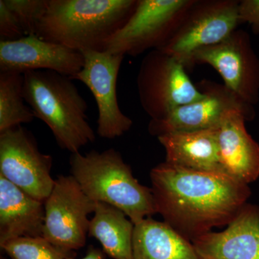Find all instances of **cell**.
Returning a JSON list of instances; mask_svg holds the SVG:
<instances>
[{"mask_svg": "<svg viewBox=\"0 0 259 259\" xmlns=\"http://www.w3.org/2000/svg\"><path fill=\"white\" fill-rule=\"evenodd\" d=\"M138 0H49L36 36L79 51H105Z\"/></svg>", "mask_w": 259, "mask_h": 259, "instance_id": "obj_2", "label": "cell"}, {"mask_svg": "<svg viewBox=\"0 0 259 259\" xmlns=\"http://www.w3.org/2000/svg\"><path fill=\"white\" fill-rule=\"evenodd\" d=\"M198 89L204 93L203 98L177 107L161 120H151L148 125L150 134L158 138L173 133L217 128L232 111L242 112L247 120L254 117L253 106L242 102L225 85L204 80Z\"/></svg>", "mask_w": 259, "mask_h": 259, "instance_id": "obj_11", "label": "cell"}, {"mask_svg": "<svg viewBox=\"0 0 259 259\" xmlns=\"http://www.w3.org/2000/svg\"><path fill=\"white\" fill-rule=\"evenodd\" d=\"M192 243L200 259H259V206L247 203L226 230Z\"/></svg>", "mask_w": 259, "mask_h": 259, "instance_id": "obj_14", "label": "cell"}, {"mask_svg": "<svg viewBox=\"0 0 259 259\" xmlns=\"http://www.w3.org/2000/svg\"><path fill=\"white\" fill-rule=\"evenodd\" d=\"M133 250L134 259H200L192 242L151 218L135 225Z\"/></svg>", "mask_w": 259, "mask_h": 259, "instance_id": "obj_18", "label": "cell"}, {"mask_svg": "<svg viewBox=\"0 0 259 259\" xmlns=\"http://www.w3.org/2000/svg\"><path fill=\"white\" fill-rule=\"evenodd\" d=\"M26 36L16 16L0 1V41H13Z\"/></svg>", "mask_w": 259, "mask_h": 259, "instance_id": "obj_23", "label": "cell"}, {"mask_svg": "<svg viewBox=\"0 0 259 259\" xmlns=\"http://www.w3.org/2000/svg\"><path fill=\"white\" fill-rule=\"evenodd\" d=\"M196 64L210 65L242 102L251 106L258 102L259 59L246 32L235 30L222 42L196 51L190 66Z\"/></svg>", "mask_w": 259, "mask_h": 259, "instance_id": "obj_10", "label": "cell"}, {"mask_svg": "<svg viewBox=\"0 0 259 259\" xmlns=\"http://www.w3.org/2000/svg\"><path fill=\"white\" fill-rule=\"evenodd\" d=\"M156 213L192 242L228 226L251 195L249 185L224 174L199 171L160 163L150 175Z\"/></svg>", "mask_w": 259, "mask_h": 259, "instance_id": "obj_1", "label": "cell"}, {"mask_svg": "<svg viewBox=\"0 0 259 259\" xmlns=\"http://www.w3.org/2000/svg\"><path fill=\"white\" fill-rule=\"evenodd\" d=\"M96 202L87 195L72 176L61 175L45 201V224L42 237L68 251L86 244L90 220Z\"/></svg>", "mask_w": 259, "mask_h": 259, "instance_id": "obj_8", "label": "cell"}, {"mask_svg": "<svg viewBox=\"0 0 259 259\" xmlns=\"http://www.w3.org/2000/svg\"><path fill=\"white\" fill-rule=\"evenodd\" d=\"M82 69L72 80L84 83L93 93L98 107L97 134L101 138L114 139L130 131L133 121L121 111L117 98V81L124 56L105 51H81Z\"/></svg>", "mask_w": 259, "mask_h": 259, "instance_id": "obj_12", "label": "cell"}, {"mask_svg": "<svg viewBox=\"0 0 259 259\" xmlns=\"http://www.w3.org/2000/svg\"><path fill=\"white\" fill-rule=\"evenodd\" d=\"M1 259H5V258H3V257H1Z\"/></svg>", "mask_w": 259, "mask_h": 259, "instance_id": "obj_26", "label": "cell"}, {"mask_svg": "<svg viewBox=\"0 0 259 259\" xmlns=\"http://www.w3.org/2000/svg\"><path fill=\"white\" fill-rule=\"evenodd\" d=\"M12 259H69L73 251L56 246L42 236L21 237L0 245Z\"/></svg>", "mask_w": 259, "mask_h": 259, "instance_id": "obj_21", "label": "cell"}, {"mask_svg": "<svg viewBox=\"0 0 259 259\" xmlns=\"http://www.w3.org/2000/svg\"><path fill=\"white\" fill-rule=\"evenodd\" d=\"M69 163L71 176L95 202L120 209L134 225L156 214L151 189L135 178L131 166L114 148L71 153Z\"/></svg>", "mask_w": 259, "mask_h": 259, "instance_id": "obj_4", "label": "cell"}, {"mask_svg": "<svg viewBox=\"0 0 259 259\" xmlns=\"http://www.w3.org/2000/svg\"><path fill=\"white\" fill-rule=\"evenodd\" d=\"M45 204L0 175V245L21 237L42 236Z\"/></svg>", "mask_w": 259, "mask_h": 259, "instance_id": "obj_16", "label": "cell"}, {"mask_svg": "<svg viewBox=\"0 0 259 259\" xmlns=\"http://www.w3.org/2000/svg\"><path fill=\"white\" fill-rule=\"evenodd\" d=\"M18 18L26 36L36 35L49 0H3Z\"/></svg>", "mask_w": 259, "mask_h": 259, "instance_id": "obj_22", "label": "cell"}, {"mask_svg": "<svg viewBox=\"0 0 259 259\" xmlns=\"http://www.w3.org/2000/svg\"><path fill=\"white\" fill-rule=\"evenodd\" d=\"M23 85V74L0 72V133L28 123L35 117L32 109L25 104Z\"/></svg>", "mask_w": 259, "mask_h": 259, "instance_id": "obj_20", "label": "cell"}, {"mask_svg": "<svg viewBox=\"0 0 259 259\" xmlns=\"http://www.w3.org/2000/svg\"><path fill=\"white\" fill-rule=\"evenodd\" d=\"M83 62L81 51L42 40L36 35L0 41V72L24 74L47 70L72 78L82 69Z\"/></svg>", "mask_w": 259, "mask_h": 259, "instance_id": "obj_13", "label": "cell"}, {"mask_svg": "<svg viewBox=\"0 0 259 259\" xmlns=\"http://www.w3.org/2000/svg\"><path fill=\"white\" fill-rule=\"evenodd\" d=\"M242 112L227 114L217 127L220 163L224 173L249 185L259 177V145L247 132Z\"/></svg>", "mask_w": 259, "mask_h": 259, "instance_id": "obj_15", "label": "cell"}, {"mask_svg": "<svg viewBox=\"0 0 259 259\" xmlns=\"http://www.w3.org/2000/svg\"><path fill=\"white\" fill-rule=\"evenodd\" d=\"M23 75L25 102L50 128L59 147L77 153L95 141L87 115L88 103L69 76L47 70Z\"/></svg>", "mask_w": 259, "mask_h": 259, "instance_id": "obj_3", "label": "cell"}, {"mask_svg": "<svg viewBox=\"0 0 259 259\" xmlns=\"http://www.w3.org/2000/svg\"><path fill=\"white\" fill-rule=\"evenodd\" d=\"M239 17L241 23L249 24L253 32L259 33V0L240 1Z\"/></svg>", "mask_w": 259, "mask_h": 259, "instance_id": "obj_24", "label": "cell"}, {"mask_svg": "<svg viewBox=\"0 0 259 259\" xmlns=\"http://www.w3.org/2000/svg\"><path fill=\"white\" fill-rule=\"evenodd\" d=\"M69 259H74V258H70ZM81 259H104L103 252L98 248H94L91 246L89 248L88 253L83 258Z\"/></svg>", "mask_w": 259, "mask_h": 259, "instance_id": "obj_25", "label": "cell"}, {"mask_svg": "<svg viewBox=\"0 0 259 259\" xmlns=\"http://www.w3.org/2000/svg\"><path fill=\"white\" fill-rule=\"evenodd\" d=\"M158 140L166 151V163L226 175L220 163L217 128L162 135Z\"/></svg>", "mask_w": 259, "mask_h": 259, "instance_id": "obj_17", "label": "cell"}, {"mask_svg": "<svg viewBox=\"0 0 259 259\" xmlns=\"http://www.w3.org/2000/svg\"><path fill=\"white\" fill-rule=\"evenodd\" d=\"M240 1H196L181 20L166 44L158 50L190 67L196 51L212 47L231 35L241 23Z\"/></svg>", "mask_w": 259, "mask_h": 259, "instance_id": "obj_5", "label": "cell"}, {"mask_svg": "<svg viewBox=\"0 0 259 259\" xmlns=\"http://www.w3.org/2000/svg\"><path fill=\"white\" fill-rule=\"evenodd\" d=\"M135 225L120 209L97 202L90 220L88 236L100 241L104 252L114 259H134Z\"/></svg>", "mask_w": 259, "mask_h": 259, "instance_id": "obj_19", "label": "cell"}, {"mask_svg": "<svg viewBox=\"0 0 259 259\" xmlns=\"http://www.w3.org/2000/svg\"><path fill=\"white\" fill-rule=\"evenodd\" d=\"M180 61L154 49L145 56L137 77L140 102L151 120H161L177 107L203 98Z\"/></svg>", "mask_w": 259, "mask_h": 259, "instance_id": "obj_6", "label": "cell"}, {"mask_svg": "<svg viewBox=\"0 0 259 259\" xmlns=\"http://www.w3.org/2000/svg\"><path fill=\"white\" fill-rule=\"evenodd\" d=\"M53 158L40 152L31 133L22 125L0 133V175L34 198L45 202L55 180Z\"/></svg>", "mask_w": 259, "mask_h": 259, "instance_id": "obj_9", "label": "cell"}, {"mask_svg": "<svg viewBox=\"0 0 259 259\" xmlns=\"http://www.w3.org/2000/svg\"><path fill=\"white\" fill-rule=\"evenodd\" d=\"M194 0H138L134 13L107 41L105 52L137 56L159 49L175 31Z\"/></svg>", "mask_w": 259, "mask_h": 259, "instance_id": "obj_7", "label": "cell"}]
</instances>
